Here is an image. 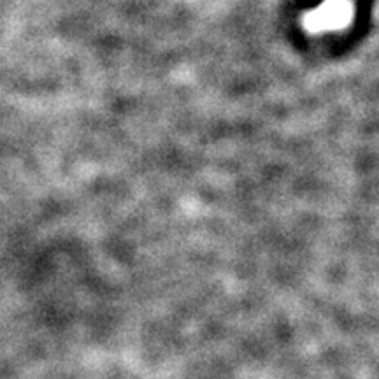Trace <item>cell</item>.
<instances>
[{
  "label": "cell",
  "instance_id": "1",
  "mask_svg": "<svg viewBox=\"0 0 379 379\" xmlns=\"http://www.w3.org/2000/svg\"><path fill=\"white\" fill-rule=\"evenodd\" d=\"M353 4L350 0H327L315 11L304 16V26L309 32H327L339 30L353 20Z\"/></svg>",
  "mask_w": 379,
  "mask_h": 379
}]
</instances>
